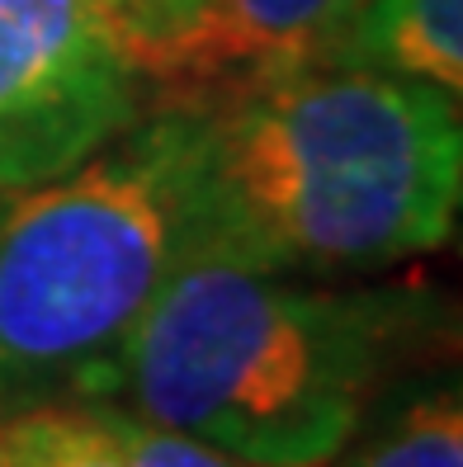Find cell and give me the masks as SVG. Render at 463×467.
<instances>
[{
    "instance_id": "6da1fadb",
    "label": "cell",
    "mask_w": 463,
    "mask_h": 467,
    "mask_svg": "<svg viewBox=\"0 0 463 467\" xmlns=\"http://www.w3.org/2000/svg\"><path fill=\"white\" fill-rule=\"evenodd\" d=\"M458 95L298 62L195 99V255L355 279L454 241Z\"/></svg>"
},
{
    "instance_id": "7a4b0ae2",
    "label": "cell",
    "mask_w": 463,
    "mask_h": 467,
    "mask_svg": "<svg viewBox=\"0 0 463 467\" xmlns=\"http://www.w3.org/2000/svg\"><path fill=\"white\" fill-rule=\"evenodd\" d=\"M440 317L421 288L189 255L132 326L104 401L251 467H331Z\"/></svg>"
},
{
    "instance_id": "3957f363",
    "label": "cell",
    "mask_w": 463,
    "mask_h": 467,
    "mask_svg": "<svg viewBox=\"0 0 463 467\" xmlns=\"http://www.w3.org/2000/svg\"><path fill=\"white\" fill-rule=\"evenodd\" d=\"M189 180L195 99H171L0 194V416L109 397L132 326L195 255Z\"/></svg>"
},
{
    "instance_id": "277c9868",
    "label": "cell",
    "mask_w": 463,
    "mask_h": 467,
    "mask_svg": "<svg viewBox=\"0 0 463 467\" xmlns=\"http://www.w3.org/2000/svg\"><path fill=\"white\" fill-rule=\"evenodd\" d=\"M147 95L90 0H0V194L80 166Z\"/></svg>"
},
{
    "instance_id": "5b68a950",
    "label": "cell",
    "mask_w": 463,
    "mask_h": 467,
    "mask_svg": "<svg viewBox=\"0 0 463 467\" xmlns=\"http://www.w3.org/2000/svg\"><path fill=\"white\" fill-rule=\"evenodd\" d=\"M360 0H208L171 90H223L247 76L317 62Z\"/></svg>"
},
{
    "instance_id": "8992f818",
    "label": "cell",
    "mask_w": 463,
    "mask_h": 467,
    "mask_svg": "<svg viewBox=\"0 0 463 467\" xmlns=\"http://www.w3.org/2000/svg\"><path fill=\"white\" fill-rule=\"evenodd\" d=\"M317 62L463 90V0H360Z\"/></svg>"
},
{
    "instance_id": "52a82bcc",
    "label": "cell",
    "mask_w": 463,
    "mask_h": 467,
    "mask_svg": "<svg viewBox=\"0 0 463 467\" xmlns=\"http://www.w3.org/2000/svg\"><path fill=\"white\" fill-rule=\"evenodd\" d=\"M0 467H128L104 401H47L0 416Z\"/></svg>"
},
{
    "instance_id": "ba28073f",
    "label": "cell",
    "mask_w": 463,
    "mask_h": 467,
    "mask_svg": "<svg viewBox=\"0 0 463 467\" xmlns=\"http://www.w3.org/2000/svg\"><path fill=\"white\" fill-rule=\"evenodd\" d=\"M341 467H463V406L454 382L402 397L364 439L355 434Z\"/></svg>"
},
{
    "instance_id": "9c48e42d",
    "label": "cell",
    "mask_w": 463,
    "mask_h": 467,
    "mask_svg": "<svg viewBox=\"0 0 463 467\" xmlns=\"http://www.w3.org/2000/svg\"><path fill=\"white\" fill-rule=\"evenodd\" d=\"M152 90H171L208 0H90Z\"/></svg>"
},
{
    "instance_id": "30bf717a",
    "label": "cell",
    "mask_w": 463,
    "mask_h": 467,
    "mask_svg": "<svg viewBox=\"0 0 463 467\" xmlns=\"http://www.w3.org/2000/svg\"><path fill=\"white\" fill-rule=\"evenodd\" d=\"M109 416H114V430H119V444L128 453V467H251L223 449L204 444L195 434H180V430H166V425H152L132 410L104 401Z\"/></svg>"
}]
</instances>
